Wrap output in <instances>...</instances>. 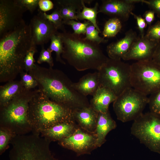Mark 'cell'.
<instances>
[{"label":"cell","mask_w":160,"mask_h":160,"mask_svg":"<svg viewBox=\"0 0 160 160\" xmlns=\"http://www.w3.org/2000/svg\"><path fill=\"white\" fill-rule=\"evenodd\" d=\"M28 73L37 81L39 89L51 100L73 110L90 105L87 97L75 89L73 82L62 71L35 64Z\"/></svg>","instance_id":"1"},{"label":"cell","mask_w":160,"mask_h":160,"mask_svg":"<svg viewBox=\"0 0 160 160\" xmlns=\"http://www.w3.org/2000/svg\"><path fill=\"white\" fill-rule=\"evenodd\" d=\"M30 26L24 20L0 38V82L15 80L24 70V60L31 44Z\"/></svg>","instance_id":"2"},{"label":"cell","mask_w":160,"mask_h":160,"mask_svg":"<svg viewBox=\"0 0 160 160\" xmlns=\"http://www.w3.org/2000/svg\"><path fill=\"white\" fill-rule=\"evenodd\" d=\"M63 44L62 57L77 71L98 70L108 59L99 44L70 32H59Z\"/></svg>","instance_id":"3"},{"label":"cell","mask_w":160,"mask_h":160,"mask_svg":"<svg viewBox=\"0 0 160 160\" xmlns=\"http://www.w3.org/2000/svg\"><path fill=\"white\" fill-rule=\"evenodd\" d=\"M27 117L32 133L39 135L57 124L75 122L73 110L51 100L39 89L29 102Z\"/></svg>","instance_id":"4"},{"label":"cell","mask_w":160,"mask_h":160,"mask_svg":"<svg viewBox=\"0 0 160 160\" xmlns=\"http://www.w3.org/2000/svg\"><path fill=\"white\" fill-rule=\"evenodd\" d=\"M37 90L25 88L7 104L0 107V127L9 129L16 136L31 132L27 111L29 102Z\"/></svg>","instance_id":"5"},{"label":"cell","mask_w":160,"mask_h":160,"mask_svg":"<svg viewBox=\"0 0 160 160\" xmlns=\"http://www.w3.org/2000/svg\"><path fill=\"white\" fill-rule=\"evenodd\" d=\"M50 142L33 134L18 137L11 143L9 160H58L50 150Z\"/></svg>","instance_id":"6"},{"label":"cell","mask_w":160,"mask_h":160,"mask_svg":"<svg viewBox=\"0 0 160 160\" xmlns=\"http://www.w3.org/2000/svg\"><path fill=\"white\" fill-rule=\"evenodd\" d=\"M97 71L100 87L108 89L117 97L132 87L131 65L121 60L109 58Z\"/></svg>","instance_id":"7"},{"label":"cell","mask_w":160,"mask_h":160,"mask_svg":"<svg viewBox=\"0 0 160 160\" xmlns=\"http://www.w3.org/2000/svg\"><path fill=\"white\" fill-rule=\"evenodd\" d=\"M132 87L147 96L160 90V65L152 60L131 65Z\"/></svg>","instance_id":"8"},{"label":"cell","mask_w":160,"mask_h":160,"mask_svg":"<svg viewBox=\"0 0 160 160\" xmlns=\"http://www.w3.org/2000/svg\"><path fill=\"white\" fill-rule=\"evenodd\" d=\"M131 134L151 151L160 154V115L142 113L134 121Z\"/></svg>","instance_id":"9"},{"label":"cell","mask_w":160,"mask_h":160,"mask_svg":"<svg viewBox=\"0 0 160 160\" xmlns=\"http://www.w3.org/2000/svg\"><path fill=\"white\" fill-rule=\"evenodd\" d=\"M148 103V97L132 87L117 97L113 107L117 119L122 122L134 121L140 115Z\"/></svg>","instance_id":"10"},{"label":"cell","mask_w":160,"mask_h":160,"mask_svg":"<svg viewBox=\"0 0 160 160\" xmlns=\"http://www.w3.org/2000/svg\"><path fill=\"white\" fill-rule=\"evenodd\" d=\"M27 10L18 0H0V38L21 23L23 14Z\"/></svg>","instance_id":"11"},{"label":"cell","mask_w":160,"mask_h":160,"mask_svg":"<svg viewBox=\"0 0 160 160\" xmlns=\"http://www.w3.org/2000/svg\"><path fill=\"white\" fill-rule=\"evenodd\" d=\"M95 133L87 132L79 127L72 135L58 141L60 145L71 150L78 156L88 154L96 147Z\"/></svg>","instance_id":"12"},{"label":"cell","mask_w":160,"mask_h":160,"mask_svg":"<svg viewBox=\"0 0 160 160\" xmlns=\"http://www.w3.org/2000/svg\"><path fill=\"white\" fill-rule=\"evenodd\" d=\"M29 25L32 40L36 45H44L53 35L58 32L53 24L46 18L41 11L33 17Z\"/></svg>","instance_id":"13"},{"label":"cell","mask_w":160,"mask_h":160,"mask_svg":"<svg viewBox=\"0 0 160 160\" xmlns=\"http://www.w3.org/2000/svg\"><path fill=\"white\" fill-rule=\"evenodd\" d=\"M100 7L98 12H102L112 17H116L121 21L129 19L134 8L135 4L143 3V0H104Z\"/></svg>","instance_id":"14"},{"label":"cell","mask_w":160,"mask_h":160,"mask_svg":"<svg viewBox=\"0 0 160 160\" xmlns=\"http://www.w3.org/2000/svg\"><path fill=\"white\" fill-rule=\"evenodd\" d=\"M158 43L150 40L145 35L137 37L122 59L137 61L152 60Z\"/></svg>","instance_id":"15"},{"label":"cell","mask_w":160,"mask_h":160,"mask_svg":"<svg viewBox=\"0 0 160 160\" xmlns=\"http://www.w3.org/2000/svg\"><path fill=\"white\" fill-rule=\"evenodd\" d=\"M137 37L136 32L132 29H129L123 38L107 46L106 52L109 58L118 60L122 59Z\"/></svg>","instance_id":"16"},{"label":"cell","mask_w":160,"mask_h":160,"mask_svg":"<svg viewBox=\"0 0 160 160\" xmlns=\"http://www.w3.org/2000/svg\"><path fill=\"white\" fill-rule=\"evenodd\" d=\"M73 116L80 128L89 132L95 133L98 112L90 105L73 110Z\"/></svg>","instance_id":"17"},{"label":"cell","mask_w":160,"mask_h":160,"mask_svg":"<svg viewBox=\"0 0 160 160\" xmlns=\"http://www.w3.org/2000/svg\"><path fill=\"white\" fill-rule=\"evenodd\" d=\"M75 122H65L56 124L42 131L41 136L50 141H58L69 137L79 127Z\"/></svg>","instance_id":"18"},{"label":"cell","mask_w":160,"mask_h":160,"mask_svg":"<svg viewBox=\"0 0 160 160\" xmlns=\"http://www.w3.org/2000/svg\"><path fill=\"white\" fill-rule=\"evenodd\" d=\"M117 125L111 117L109 111L105 113L98 112L95 134L96 136V148L101 146L106 141L108 134L115 129Z\"/></svg>","instance_id":"19"},{"label":"cell","mask_w":160,"mask_h":160,"mask_svg":"<svg viewBox=\"0 0 160 160\" xmlns=\"http://www.w3.org/2000/svg\"><path fill=\"white\" fill-rule=\"evenodd\" d=\"M117 96L112 91L99 87L90 102V105L97 112H108L109 105L113 102Z\"/></svg>","instance_id":"20"},{"label":"cell","mask_w":160,"mask_h":160,"mask_svg":"<svg viewBox=\"0 0 160 160\" xmlns=\"http://www.w3.org/2000/svg\"><path fill=\"white\" fill-rule=\"evenodd\" d=\"M73 86L76 90L84 96H93L100 87L97 71L85 75L78 81L73 82Z\"/></svg>","instance_id":"21"},{"label":"cell","mask_w":160,"mask_h":160,"mask_svg":"<svg viewBox=\"0 0 160 160\" xmlns=\"http://www.w3.org/2000/svg\"><path fill=\"white\" fill-rule=\"evenodd\" d=\"M25 88L20 80L8 81L0 87V107L4 106Z\"/></svg>","instance_id":"22"},{"label":"cell","mask_w":160,"mask_h":160,"mask_svg":"<svg viewBox=\"0 0 160 160\" xmlns=\"http://www.w3.org/2000/svg\"><path fill=\"white\" fill-rule=\"evenodd\" d=\"M92 0H82L83 9L81 11L77 14V19L80 20H87L91 23L100 32V30L97 23V17L99 13V4L96 2L93 7H88L85 5V3L90 4Z\"/></svg>","instance_id":"23"},{"label":"cell","mask_w":160,"mask_h":160,"mask_svg":"<svg viewBox=\"0 0 160 160\" xmlns=\"http://www.w3.org/2000/svg\"><path fill=\"white\" fill-rule=\"evenodd\" d=\"M122 21L116 17H111L106 21L102 34L104 38L114 37L121 30Z\"/></svg>","instance_id":"24"},{"label":"cell","mask_w":160,"mask_h":160,"mask_svg":"<svg viewBox=\"0 0 160 160\" xmlns=\"http://www.w3.org/2000/svg\"><path fill=\"white\" fill-rule=\"evenodd\" d=\"M51 43L48 48L52 52H55L56 60L57 62L65 64V62L62 58V54L63 51V44L61 38L58 32L56 34L53 35L50 39Z\"/></svg>","instance_id":"25"},{"label":"cell","mask_w":160,"mask_h":160,"mask_svg":"<svg viewBox=\"0 0 160 160\" xmlns=\"http://www.w3.org/2000/svg\"><path fill=\"white\" fill-rule=\"evenodd\" d=\"M16 136L11 131L0 127V154H2L9 147V144Z\"/></svg>","instance_id":"26"},{"label":"cell","mask_w":160,"mask_h":160,"mask_svg":"<svg viewBox=\"0 0 160 160\" xmlns=\"http://www.w3.org/2000/svg\"><path fill=\"white\" fill-rule=\"evenodd\" d=\"M100 32L96 28L94 25L91 23L87 27L85 34V37L84 39L99 44L101 43L107 42L108 40L105 39L104 38L102 37L99 36V33Z\"/></svg>","instance_id":"27"},{"label":"cell","mask_w":160,"mask_h":160,"mask_svg":"<svg viewBox=\"0 0 160 160\" xmlns=\"http://www.w3.org/2000/svg\"><path fill=\"white\" fill-rule=\"evenodd\" d=\"M36 46L32 40L31 47L24 58V70L27 73L33 69L35 65L34 55L38 52Z\"/></svg>","instance_id":"28"},{"label":"cell","mask_w":160,"mask_h":160,"mask_svg":"<svg viewBox=\"0 0 160 160\" xmlns=\"http://www.w3.org/2000/svg\"><path fill=\"white\" fill-rule=\"evenodd\" d=\"M42 13L46 18L53 24L57 30L60 29L63 32L66 31L62 18L59 11L56 8L50 14H48L45 12H42Z\"/></svg>","instance_id":"29"},{"label":"cell","mask_w":160,"mask_h":160,"mask_svg":"<svg viewBox=\"0 0 160 160\" xmlns=\"http://www.w3.org/2000/svg\"><path fill=\"white\" fill-rule=\"evenodd\" d=\"M82 1V0H68L69 10L68 16V20H73L79 21L77 18V14L83 9Z\"/></svg>","instance_id":"30"},{"label":"cell","mask_w":160,"mask_h":160,"mask_svg":"<svg viewBox=\"0 0 160 160\" xmlns=\"http://www.w3.org/2000/svg\"><path fill=\"white\" fill-rule=\"evenodd\" d=\"M91 23L88 20L85 21L84 23H81L73 20H70L63 22L64 25H67L71 26L74 31V33L80 35L81 34H85L87 27Z\"/></svg>","instance_id":"31"},{"label":"cell","mask_w":160,"mask_h":160,"mask_svg":"<svg viewBox=\"0 0 160 160\" xmlns=\"http://www.w3.org/2000/svg\"><path fill=\"white\" fill-rule=\"evenodd\" d=\"M148 104L150 112L160 115V90L150 95Z\"/></svg>","instance_id":"32"},{"label":"cell","mask_w":160,"mask_h":160,"mask_svg":"<svg viewBox=\"0 0 160 160\" xmlns=\"http://www.w3.org/2000/svg\"><path fill=\"white\" fill-rule=\"evenodd\" d=\"M150 40L159 42L160 41V21H157L149 26L145 35Z\"/></svg>","instance_id":"33"},{"label":"cell","mask_w":160,"mask_h":160,"mask_svg":"<svg viewBox=\"0 0 160 160\" xmlns=\"http://www.w3.org/2000/svg\"><path fill=\"white\" fill-rule=\"evenodd\" d=\"M20 81L24 87L28 90L38 86V83L33 77L29 73L24 71L20 73Z\"/></svg>","instance_id":"34"},{"label":"cell","mask_w":160,"mask_h":160,"mask_svg":"<svg viewBox=\"0 0 160 160\" xmlns=\"http://www.w3.org/2000/svg\"><path fill=\"white\" fill-rule=\"evenodd\" d=\"M41 46V49L37 63L40 64L44 62L47 63L50 67H52L54 65L52 55V52L48 48L46 49L44 45Z\"/></svg>","instance_id":"35"},{"label":"cell","mask_w":160,"mask_h":160,"mask_svg":"<svg viewBox=\"0 0 160 160\" xmlns=\"http://www.w3.org/2000/svg\"><path fill=\"white\" fill-rule=\"evenodd\" d=\"M131 15L134 17L136 20L140 36L142 37H144L145 36L144 29L147 25L145 19L142 17L141 15H137L132 12H131Z\"/></svg>","instance_id":"36"},{"label":"cell","mask_w":160,"mask_h":160,"mask_svg":"<svg viewBox=\"0 0 160 160\" xmlns=\"http://www.w3.org/2000/svg\"><path fill=\"white\" fill-rule=\"evenodd\" d=\"M19 3L27 10L33 13L38 6L39 0H18Z\"/></svg>","instance_id":"37"},{"label":"cell","mask_w":160,"mask_h":160,"mask_svg":"<svg viewBox=\"0 0 160 160\" xmlns=\"http://www.w3.org/2000/svg\"><path fill=\"white\" fill-rule=\"evenodd\" d=\"M144 3L147 4L160 19V0H145Z\"/></svg>","instance_id":"38"},{"label":"cell","mask_w":160,"mask_h":160,"mask_svg":"<svg viewBox=\"0 0 160 160\" xmlns=\"http://www.w3.org/2000/svg\"><path fill=\"white\" fill-rule=\"evenodd\" d=\"M38 6L41 11L46 12L53 8L54 4L50 0H39Z\"/></svg>","instance_id":"39"},{"label":"cell","mask_w":160,"mask_h":160,"mask_svg":"<svg viewBox=\"0 0 160 160\" xmlns=\"http://www.w3.org/2000/svg\"><path fill=\"white\" fill-rule=\"evenodd\" d=\"M155 14L154 12L151 9L147 10L144 13L143 15V18L149 26L151 25L154 20Z\"/></svg>","instance_id":"40"},{"label":"cell","mask_w":160,"mask_h":160,"mask_svg":"<svg viewBox=\"0 0 160 160\" xmlns=\"http://www.w3.org/2000/svg\"><path fill=\"white\" fill-rule=\"evenodd\" d=\"M152 60L160 65V41L158 44Z\"/></svg>","instance_id":"41"}]
</instances>
